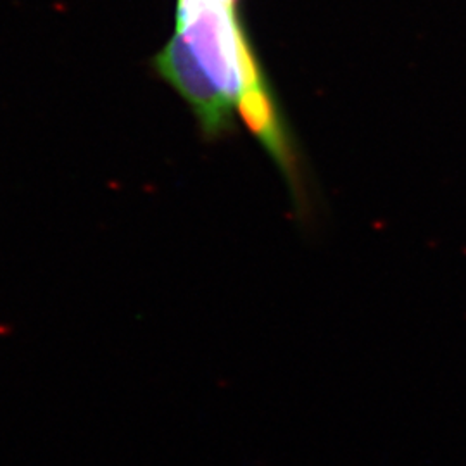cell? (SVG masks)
Here are the masks:
<instances>
[{
    "instance_id": "cell-1",
    "label": "cell",
    "mask_w": 466,
    "mask_h": 466,
    "mask_svg": "<svg viewBox=\"0 0 466 466\" xmlns=\"http://www.w3.org/2000/svg\"><path fill=\"white\" fill-rule=\"evenodd\" d=\"M154 66L190 106L208 137L242 117L282 173L296 154L237 15V0H178L175 34Z\"/></svg>"
}]
</instances>
